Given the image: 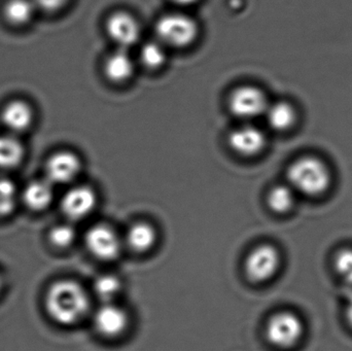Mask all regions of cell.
Segmentation results:
<instances>
[{
    "mask_svg": "<svg viewBox=\"0 0 352 351\" xmlns=\"http://www.w3.org/2000/svg\"><path fill=\"white\" fill-rule=\"evenodd\" d=\"M45 307L50 317L60 325L70 326L84 319L90 309V299L82 286L74 280L55 282L47 291Z\"/></svg>",
    "mask_w": 352,
    "mask_h": 351,
    "instance_id": "6da1fadb",
    "label": "cell"
},
{
    "mask_svg": "<svg viewBox=\"0 0 352 351\" xmlns=\"http://www.w3.org/2000/svg\"><path fill=\"white\" fill-rule=\"evenodd\" d=\"M289 185L307 197H320L332 185V173L328 165L314 156H305L292 163L287 170Z\"/></svg>",
    "mask_w": 352,
    "mask_h": 351,
    "instance_id": "7a4b0ae2",
    "label": "cell"
},
{
    "mask_svg": "<svg viewBox=\"0 0 352 351\" xmlns=\"http://www.w3.org/2000/svg\"><path fill=\"white\" fill-rule=\"evenodd\" d=\"M196 21L180 12H173L161 16L156 24L157 41L165 47L182 49L194 43L198 36Z\"/></svg>",
    "mask_w": 352,
    "mask_h": 351,
    "instance_id": "3957f363",
    "label": "cell"
},
{
    "mask_svg": "<svg viewBox=\"0 0 352 351\" xmlns=\"http://www.w3.org/2000/svg\"><path fill=\"white\" fill-rule=\"evenodd\" d=\"M301 317L291 311H283L273 315L266 327L268 341L275 348H292L299 343L304 335Z\"/></svg>",
    "mask_w": 352,
    "mask_h": 351,
    "instance_id": "277c9868",
    "label": "cell"
},
{
    "mask_svg": "<svg viewBox=\"0 0 352 351\" xmlns=\"http://www.w3.org/2000/svg\"><path fill=\"white\" fill-rule=\"evenodd\" d=\"M278 249L271 245H258L245 261V273L252 282H265L273 278L280 267Z\"/></svg>",
    "mask_w": 352,
    "mask_h": 351,
    "instance_id": "5b68a950",
    "label": "cell"
},
{
    "mask_svg": "<svg viewBox=\"0 0 352 351\" xmlns=\"http://www.w3.org/2000/svg\"><path fill=\"white\" fill-rule=\"evenodd\" d=\"M264 93L254 86H242L230 95L229 109L235 117L250 120L264 115L268 107Z\"/></svg>",
    "mask_w": 352,
    "mask_h": 351,
    "instance_id": "8992f818",
    "label": "cell"
},
{
    "mask_svg": "<svg viewBox=\"0 0 352 351\" xmlns=\"http://www.w3.org/2000/svg\"><path fill=\"white\" fill-rule=\"evenodd\" d=\"M86 245L97 259L111 261L117 259L122 251V241L113 229L107 225H96L89 229Z\"/></svg>",
    "mask_w": 352,
    "mask_h": 351,
    "instance_id": "52a82bcc",
    "label": "cell"
},
{
    "mask_svg": "<svg viewBox=\"0 0 352 351\" xmlns=\"http://www.w3.org/2000/svg\"><path fill=\"white\" fill-rule=\"evenodd\" d=\"M107 31L119 49H127L138 43L140 37V26L136 19L125 12L111 14L107 22Z\"/></svg>",
    "mask_w": 352,
    "mask_h": 351,
    "instance_id": "ba28073f",
    "label": "cell"
},
{
    "mask_svg": "<svg viewBox=\"0 0 352 351\" xmlns=\"http://www.w3.org/2000/svg\"><path fill=\"white\" fill-rule=\"evenodd\" d=\"M80 158L68 150L56 152L47 160L45 166L47 181L53 185H64L74 181L80 171Z\"/></svg>",
    "mask_w": 352,
    "mask_h": 351,
    "instance_id": "9c48e42d",
    "label": "cell"
},
{
    "mask_svg": "<svg viewBox=\"0 0 352 351\" xmlns=\"http://www.w3.org/2000/svg\"><path fill=\"white\" fill-rule=\"evenodd\" d=\"M128 315L113 303H104L94 315L96 331L103 337L117 338L127 329Z\"/></svg>",
    "mask_w": 352,
    "mask_h": 351,
    "instance_id": "30bf717a",
    "label": "cell"
},
{
    "mask_svg": "<svg viewBox=\"0 0 352 351\" xmlns=\"http://www.w3.org/2000/svg\"><path fill=\"white\" fill-rule=\"evenodd\" d=\"M97 197L91 188L76 187L69 190L62 200V210L70 220H78L88 216L96 206Z\"/></svg>",
    "mask_w": 352,
    "mask_h": 351,
    "instance_id": "8fae6325",
    "label": "cell"
},
{
    "mask_svg": "<svg viewBox=\"0 0 352 351\" xmlns=\"http://www.w3.org/2000/svg\"><path fill=\"white\" fill-rule=\"evenodd\" d=\"M229 144L234 152L241 156H256L266 146V136L254 126L243 125L230 133Z\"/></svg>",
    "mask_w": 352,
    "mask_h": 351,
    "instance_id": "7c38bea8",
    "label": "cell"
},
{
    "mask_svg": "<svg viewBox=\"0 0 352 351\" xmlns=\"http://www.w3.org/2000/svg\"><path fill=\"white\" fill-rule=\"evenodd\" d=\"M2 124L12 133H22L31 127L34 119L32 107L26 101L12 100L1 111Z\"/></svg>",
    "mask_w": 352,
    "mask_h": 351,
    "instance_id": "4fadbf2b",
    "label": "cell"
},
{
    "mask_svg": "<svg viewBox=\"0 0 352 351\" xmlns=\"http://www.w3.org/2000/svg\"><path fill=\"white\" fill-rule=\"evenodd\" d=\"M135 64L127 49H118L105 60L104 73L113 82H124L134 73Z\"/></svg>",
    "mask_w": 352,
    "mask_h": 351,
    "instance_id": "5bb4252c",
    "label": "cell"
},
{
    "mask_svg": "<svg viewBox=\"0 0 352 351\" xmlns=\"http://www.w3.org/2000/svg\"><path fill=\"white\" fill-rule=\"evenodd\" d=\"M53 188L50 181H35L29 183L23 194V199L30 210L41 212L53 201Z\"/></svg>",
    "mask_w": 352,
    "mask_h": 351,
    "instance_id": "9a60e30c",
    "label": "cell"
},
{
    "mask_svg": "<svg viewBox=\"0 0 352 351\" xmlns=\"http://www.w3.org/2000/svg\"><path fill=\"white\" fill-rule=\"evenodd\" d=\"M157 241V232L148 223L132 225L126 234V242L130 249L138 253H144L154 247Z\"/></svg>",
    "mask_w": 352,
    "mask_h": 351,
    "instance_id": "2e32d148",
    "label": "cell"
},
{
    "mask_svg": "<svg viewBox=\"0 0 352 351\" xmlns=\"http://www.w3.org/2000/svg\"><path fill=\"white\" fill-rule=\"evenodd\" d=\"M268 125L277 132H285L291 129L296 122V111L287 102H277L268 105L264 113Z\"/></svg>",
    "mask_w": 352,
    "mask_h": 351,
    "instance_id": "e0dca14e",
    "label": "cell"
},
{
    "mask_svg": "<svg viewBox=\"0 0 352 351\" xmlns=\"http://www.w3.org/2000/svg\"><path fill=\"white\" fill-rule=\"evenodd\" d=\"M36 10L33 0H8L3 6V16L12 26H24L34 18Z\"/></svg>",
    "mask_w": 352,
    "mask_h": 351,
    "instance_id": "ac0fdd59",
    "label": "cell"
},
{
    "mask_svg": "<svg viewBox=\"0 0 352 351\" xmlns=\"http://www.w3.org/2000/svg\"><path fill=\"white\" fill-rule=\"evenodd\" d=\"M24 158V148L14 135H0V169L18 166Z\"/></svg>",
    "mask_w": 352,
    "mask_h": 351,
    "instance_id": "d6986e66",
    "label": "cell"
},
{
    "mask_svg": "<svg viewBox=\"0 0 352 351\" xmlns=\"http://www.w3.org/2000/svg\"><path fill=\"white\" fill-rule=\"evenodd\" d=\"M296 192L289 185H278L269 192L267 202L275 214H285L293 210L296 202Z\"/></svg>",
    "mask_w": 352,
    "mask_h": 351,
    "instance_id": "ffe728a7",
    "label": "cell"
},
{
    "mask_svg": "<svg viewBox=\"0 0 352 351\" xmlns=\"http://www.w3.org/2000/svg\"><path fill=\"white\" fill-rule=\"evenodd\" d=\"M166 49L159 41H148L140 49V60L146 67L157 69L166 61Z\"/></svg>",
    "mask_w": 352,
    "mask_h": 351,
    "instance_id": "44dd1931",
    "label": "cell"
},
{
    "mask_svg": "<svg viewBox=\"0 0 352 351\" xmlns=\"http://www.w3.org/2000/svg\"><path fill=\"white\" fill-rule=\"evenodd\" d=\"M121 291V282L111 274L99 276L94 282V292L103 303H111Z\"/></svg>",
    "mask_w": 352,
    "mask_h": 351,
    "instance_id": "7402d4cb",
    "label": "cell"
},
{
    "mask_svg": "<svg viewBox=\"0 0 352 351\" xmlns=\"http://www.w3.org/2000/svg\"><path fill=\"white\" fill-rule=\"evenodd\" d=\"M334 268L345 286L352 288V249L344 247L339 249L334 257Z\"/></svg>",
    "mask_w": 352,
    "mask_h": 351,
    "instance_id": "603a6c76",
    "label": "cell"
},
{
    "mask_svg": "<svg viewBox=\"0 0 352 351\" xmlns=\"http://www.w3.org/2000/svg\"><path fill=\"white\" fill-rule=\"evenodd\" d=\"M16 190L12 181L0 177V216L10 214L16 207Z\"/></svg>",
    "mask_w": 352,
    "mask_h": 351,
    "instance_id": "cb8c5ba5",
    "label": "cell"
},
{
    "mask_svg": "<svg viewBox=\"0 0 352 351\" xmlns=\"http://www.w3.org/2000/svg\"><path fill=\"white\" fill-rule=\"evenodd\" d=\"M76 232L74 227L72 225L63 224L55 227L51 231L50 239H51L54 245L64 249V247H68L74 243V241L76 240Z\"/></svg>",
    "mask_w": 352,
    "mask_h": 351,
    "instance_id": "d4e9b609",
    "label": "cell"
},
{
    "mask_svg": "<svg viewBox=\"0 0 352 351\" xmlns=\"http://www.w3.org/2000/svg\"><path fill=\"white\" fill-rule=\"evenodd\" d=\"M69 0H33L37 10L45 12H56L62 10Z\"/></svg>",
    "mask_w": 352,
    "mask_h": 351,
    "instance_id": "484cf974",
    "label": "cell"
},
{
    "mask_svg": "<svg viewBox=\"0 0 352 351\" xmlns=\"http://www.w3.org/2000/svg\"><path fill=\"white\" fill-rule=\"evenodd\" d=\"M345 315H346V319L347 321H349V326L352 328V288L349 290V295H347V304Z\"/></svg>",
    "mask_w": 352,
    "mask_h": 351,
    "instance_id": "4316f807",
    "label": "cell"
},
{
    "mask_svg": "<svg viewBox=\"0 0 352 351\" xmlns=\"http://www.w3.org/2000/svg\"><path fill=\"white\" fill-rule=\"evenodd\" d=\"M173 3H175L176 5L179 6H190L192 4L196 3L198 0H171Z\"/></svg>",
    "mask_w": 352,
    "mask_h": 351,
    "instance_id": "83f0119b",
    "label": "cell"
},
{
    "mask_svg": "<svg viewBox=\"0 0 352 351\" xmlns=\"http://www.w3.org/2000/svg\"><path fill=\"white\" fill-rule=\"evenodd\" d=\"M1 286H2V280H1V278H0V291H1Z\"/></svg>",
    "mask_w": 352,
    "mask_h": 351,
    "instance_id": "f1b7e54d",
    "label": "cell"
}]
</instances>
